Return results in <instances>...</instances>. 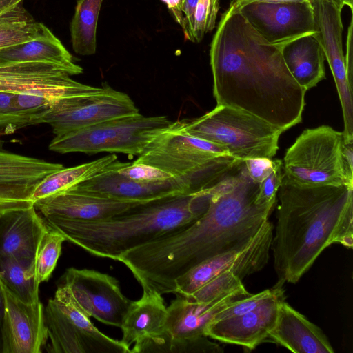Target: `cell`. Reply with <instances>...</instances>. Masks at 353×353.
Listing matches in <instances>:
<instances>
[{"instance_id": "d6a6232c", "label": "cell", "mask_w": 353, "mask_h": 353, "mask_svg": "<svg viewBox=\"0 0 353 353\" xmlns=\"http://www.w3.org/2000/svg\"><path fill=\"white\" fill-rule=\"evenodd\" d=\"M245 288L242 279L232 271L224 272L183 296L198 302H210L222 298L236 290Z\"/></svg>"}, {"instance_id": "cb8c5ba5", "label": "cell", "mask_w": 353, "mask_h": 353, "mask_svg": "<svg viewBox=\"0 0 353 353\" xmlns=\"http://www.w3.org/2000/svg\"><path fill=\"white\" fill-rule=\"evenodd\" d=\"M162 294L143 290L141 297L132 301L122 321L120 341L128 349L133 344L161 334L164 330L167 307Z\"/></svg>"}, {"instance_id": "4dcf8cb0", "label": "cell", "mask_w": 353, "mask_h": 353, "mask_svg": "<svg viewBox=\"0 0 353 353\" xmlns=\"http://www.w3.org/2000/svg\"><path fill=\"white\" fill-rule=\"evenodd\" d=\"M222 347L205 335L189 338L171 337L163 331L134 344L130 353H221Z\"/></svg>"}, {"instance_id": "ac0fdd59", "label": "cell", "mask_w": 353, "mask_h": 353, "mask_svg": "<svg viewBox=\"0 0 353 353\" xmlns=\"http://www.w3.org/2000/svg\"><path fill=\"white\" fill-rule=\"evenodd\" d=\"M143 203L106 197L72 187L34 203V206L43 216L93 221L123 214Z\"/></svg>"}, {"instance_id": "9a60e30c", "label": "cell", "mask_w": 353, "mask_h": 353, "mask_svg": "<svg viewBox=\"0 0 353 353\" xmlns=\"http://www.w3.org/2000/svg\"><path fill=\"white\" fill-rule=\"evenodd\" d=\"M63 168L60 163L7 151L0 144V215L33 206L30 196L37 185Z\"/></svg>"}, {"instance_id": "8d00e7d4", "label": "cell", "mask_w": 353, "mask_h": 353, "mask_svg": "<svg viewBox=\"0 0 353 353\" xmlns=\"http://www.w3.org/2000/svg\"><path fill=\"white\" fill-rule=\"evenodd\" d=\"M284 176L283 162L274 159V168L259 186L256 202L259 204L276 203V196Z\"/></svg>"}, {"instance_id": "9c48e42d", "label": "cell", "mask_w": 353, "mask_h": 353, "mask_svg": "<svg viewBox=\"0 0 353 353\" xmlns=\"http://www.w3.org/2000/svg\"><path fill=\"white\" fill-rule=\"evenodd\" d=\"M44 321L53 353H130L120 340L94 326L77 304L69 288L62 283L44 310Z\"/></svg>"}, {"instance_id": "7bdbcfd3", "label": "cell", "mask_w": 353, "mask_h": 353, "mask_svg": "<svg viewBox=\"0 0 353 353\" xmlns=\"http://www.w3.org/2000/svg\"><path fill=\"white\" fill-rule=\"evenodd\" d=\"M6 314V297L0 283V353H3V327Z\"/></svg>"}, {"instance_id": "277c9868", "label": "cell", "mask_w": 353, "mask_h": 353, "mask_svg": "<svg viewBox=\"0 0 353 353\" xmlns=\"http://www.w3.org/2000/svg\"><path fill=\"white\" fill-rule=\"evenodd\" d=\"M211 188L156 199L110 218L43 216L47 226L90 254L114 261L127 251L180 230L207 210Z\"/></svg>"}, {"instance_id": "7dc6e473", "label": "cell", "mask_w": 353, "mask_h": 353, "mask_svg": "<svg viewBox=\"0 0 353 353\" xmlns=\"http://www.w3.org/2000/svg\"><path fill=\"white\" fill-rule=\"evenodd\" d=\"M184 0H183V2Z\"/></svg>"}, {"instance_id": "bcb514c9", "label": "cell", "mask_w": 353, "mask_h": 353, "mask_svg": "<svg viewBox=\"0 0 353 353\" xmlns=\"http://www.w3.org/2000/svg\"><path fill=\"white\" fill-rule=\"evenodd\" d=\"M334 2L336 4L339 6L341 8H343L344 6H348L350 8L351 12H352V0H331Z\"/></svg>"}, {"instance_id": "f35d334b", "label": "cell", "mask_w": 353, "mask_h": 353, "mask_svg": "<svg viewBox=\"0 0 353 353\" xmlns=\"http://www.w3.org/2000/svg\"><path fill=\"white\" fill-rule=\"evenodd\" d=\"M244 162L249 176L258 183L265 179L274 168V159H249L244 160Z\"/></svg>"}, {"instance_id": "e575fe53", "label": "cell", "mask_w": 353, "mask_h": 353, "mask_svg": "<svg viewBox=\"0 0 353 353\" xmlns=\"http://www.w3.org/2000/svg\"><path fill=\"white\" fill-rule=\"evenodd\" d=\"M31 125L30 121L22 115L14 103V95L0 92V144L1 137Z\"/></svg>"}, {"instance_id": "4fadbf2b", "label": "cell", "mask_w": 353, "mask_h": 353, "mask_svg": "<svg viewBox=\"0 0 353 353\" xmlns=\"http://www.w3.org/2000/svg\"><path fill=\"white\" fill-rule=\"evenodd\" d=\"M236 7L255 31L279 47L319 31L311 1H252Z\"/></svg>"}, {"instance_id": "8992f818", "label": "cell", "mask_w": 353, "mask_h": 353, "mask_svg": "<svg viewBox=\"0 0 353 353\" xmlns=\"http://www.w3.org/2000/svg\"><path fill=\"white\" fill-rule=\"evenodd\" d=\"M183 119L188 133L216 144L241 161L272 159L283 132L251 114L222 105L200 117Z\"/></svg>"}, {"instance_id": "ba28073f", "label": "cell", "mask_w": 353, "mask_h": 353, "mask_svg": "<svg viewBox=\"0 0 353 353\" xmlns=\"http://www.w3.org/2000/svg\"><path fill=\"white\" fill-rule=\"evenodd\" d=\"M342 132L328 125L304 130L286 150L284 176L301 186L348 185L342 158Z\"/></svg>"}, {"instance_id": "7402d4cb", "label": "cell", "mask_w": 353, "mask_h": 353, "mask_svg": "<svg viewBox=\"0 0 353 353\" xmlns=\"http://www.w3.org/2000/svg\"><path fill=\"white\" fill-rule=\"evenodd\" d=\"M48 227L33 205L0 215V256L34 258Z\"/></svg>"}, {"instance_id": "5bb4252c", "label": "cell", "mask_w": 353, "mask_h": 353, "mask_svg": "<svg viewBox=\"0 0 353 353\" xmlns=\"http://www.w3.org/2000/svg\"><path fill=\"white\" fill-rule=\"evenodd\" d=\"M311 3L319 29L317 35L332 73L342 108L343 141L353 143L352 85L347 78L343 48V8L331 0H311Z\"/></svg>"}, {"instance_id": "74e56055", "label": "cell", "mask_w": 353, "mask_h": 353, "mask_svg": "<svg viewBox=\"0 0 353 353\" xmlns=\"http://www.w3.org/2000/svg\"><path fill=\"white\" fill-rule=\"evenodd\" d=\"M274 289L275 288L274 287L271 289H267L256 294H250L245 297L234 301L232 303L221 310L216 315L213 321L241 314L255 308L261 304L265 298L272 294Z\"/></svg>"}, {"instance_id": "b9f144b4", "label": "cell", "mask_w": 353, "mask_h": 353, "mask_svg": "<svg viewBox=\"0 0 353 353\" xmlns=\"http://www.w3.org/2000/svg\"><path fill=\"white\" fill-rule=\"evenodd\" d=\"M172 12L176 21L182 26L183 16L182 12L183 0H161Z\"/></svg>"}, {"instance_id": "ffe728a7", "label": "cell", "mask_w": 353, "mask_h": 353, "mask_svg": "<svg viewBox=\"0 0 353 353\" xmlns=\"http://www.w3.org/2000/svg\"><path fill=\"white\" fill-rule=\"evenodd\" d=\"M250 294L243 288L210 302L193 301L176 296L167 307L163 332L174 338L205 335V328L221 310Z\"/></svg>"}, {"instance_id": "1f68e13d", "label": "cell", "mask_w": 353, "mask_h": 353, "mask_svg": "<svg viewBox=\"0 0 353 353\" xmlns=\"http://www.w3.org/2000/svg\"><path fill=\"white\" fill-rule=\"evenodd\" d=\"M43 234L35 254V270L39 283L47 281L54 271L61 252L65 237L48 226Z\"/></svg>"}, {"instance_id": "60d3db41", "label": "cell", "mask_w": 353, "mask_h": 353, "mask_svg": "<svg viewBox=\"0 0 353 353\" xmlns=\"http://www.w3.org/2000/svg\"><path fill=\"white\" fill-rule=\"evenodd\" d=\"M353 143L343 142L342 158L347 182L353 185Z\"/></svg>"}, {"instance_id": "603a6c76", "label": "cell", "mask_w": 353, "mask_h": 353, "mask_svg": "<svg viewBox=\"0 0 353 353\" xmlns=\"http://www.w3.org/2000/svg\"><path fill=\"white\" fill-rule=\"evenodd\" d=\"M65 68L43 61L0 62V92L13 95L67 82L72 79Z\"/></svg>"}, {"instance_id": "30bf717a", "label": "cell", "mask_w": 353, "mask_h": 353, "mask_svg": "<svg viewBox=\"0 0 353 353\" xmlns=\"http://www.w3.org/2000/svg\"><path fill=\"white\" fill-rule=\"evenodd\" d=\"M138 114L139 109L127 94L105 85L98 91L55 102L41 118L40 123L49 124L57 136Z\"/></svg>"}, {"instance_id": "e0dca14e", "label": "cell", "mask_w": 353, "mask_h": 353, "mask_svg": "<svg viewBox=\"0 0 353 353\" xmlns=\"http://www.w3.org/2000/svg\"><path fill=\"white\" fill-rule=\"evenodd\" d=\"M3 353H39L48 340L42 303H25L4 288Z\"/></svg>"}, {"instance_id": "f6af8a7d", "label": "cell", "mask_w": 353, "mask_h": 353, "mask_svg": "<svg viewBox=\"0 0 353 353\" xmlns=\"http://www.w3.org/2000/svg\"><path fill=\"white\" fill-rule=\"evenodd\" d=\"M311 1V0H232V1H231V3L236 6H241L247 3L252 2V1H266V2L278 3V2H286V1Z\"/></svg>"}, {"instance_id": "83f0119b", "label": "cell", "mask_w": 353, "mask_h": 353, "mask_svg": "<svg viewBox=\"0 0 353 353\" xmlns=\"http://www.w3.org/2000/svg\"><path fill=\"white\" fill-rule=\"evenodd\" d=\"M0 283L20 301L33 303L39 301L35 259L0 256Z\"/></svg>"}, {"instance_id": "484cf974", "label": "cell", "mask_w": 353, "mask_h": 353, "mask_svg": "<svg viewBox=\"0 0 353 353\" xmlns=\"http://www.w3.org/2000/svg\"><path fill=\"white\" fill-rule=\"evenodd\" d=\"M43 61L66 68L71 75L79 74L83 69L73 61L70 53L52 32L31 41L0 50V62Z\"/></svg>"}, {"instance_id": "8fae6325", "label": "cell", "mask_w": 353, "mask_h": 353, "mask_svg": "<svg viewBox=\"0 0 353 353\" xmlns=\"http://www.w3.org/2000/svg\"><path fill=\"white\" fill-rule=\"evenodd\" d=\"M272 230V223L268 221L248 244L211 256L194 266L176 279L173 294L188 296L226 271H232L243 279L261 270L270 258Z\"/></svg>"}, {"instance_id": "44dd1931", "label": "cell", "mask_w": 353, "mask_h": 353, "mask_svg": "<svg viewBox=\"0 0 353 353\" xmlns=\"http://www.w3.org/2000/svg\"><path fill=\"white\" fill-rule=\"evenodd\" d=\"M271 340L294 353H333L327 336L285 300L279 305L276 323L269 334Z\"/></svg>"}, {"instance_id": "d590c367", "label": "cell", "mask_w": 353, "mask_h": 353, "mask_svg": "<svg viewBox=\"0 0 353 353\" xmlns=\"http://www.w3.org/2000/svg\"><path fill=\"white\" fill-rule=\"evenodd\" d=\"M118 172L127 178L141 182H157L174 178L159 168L135 161L125 163L118 170Z\"/></svg>"}, {"instance_id": "5b68a950", "label": "cell", "mask_w": 353, "mask_h": 353, "mask_svg": "<svg viewBox=\"0 0 353 353\" xmlns=\"http://www.w3.org/2000/svg\"><path fill=\"white\" fill-rule=\"evenodd\" d=\"M134 161L165 172L183 183L190 193H197L214 186L243 161L190 134L181 119L158 132Z\"/></svg>"}, {"instance_id": "d4e9b609", "label": "cell", "mask_w": 353, "mask_h": 353, "mask_svg": "<svg viewBox=\"0 0 353 353\" xmlns=\"http://www.w3.org/2000/svg\"><path fill=\"white\" fill-rule=\"evenodd\" d=\"M281 51L289 72L306 91L325 78V54L317 32L284 43Z\"/></svg>"}, {"instance_id": "6da1fadb", "label": "cell", "mask_w": 353, "mask_h": 353, "mask_svg": "<svg viewBox=\"0 0 353 353\" xmlns=\"http://www.w3.org/2000/svg\"><path fill=\"white\" fill-rule=\"evenodd\" d=\"M259 183L244 161L211 188L205 213L191 224L123 254V263L141 285L173 294L177 278L201 261L250 243L268 221L275 203L256 202Z\"/></svg>"}, {"instance_id": "f1b7e54d", "label": "cell", "mask_w": 353, "mask_h": 353, "mask_svg": "<svg viewBox=\"0 0 353 353\" xmlns=\"http://www.w3.org/2000/svg\"><path fill=\"white\" fill-rule=\"evenodd\" d=\"M51 31L21 3L0 14V50L45 36Z\"/></svg>"}, {"instance_id": "7a4b0ae2", "label": "cell", "mask_w": 353, "mask_h": 353, "mask_svg": "<svg viewBox=\"0 0 353 353\" xmlns=\"http://www.w3.org/2000/svg\"><path fill=\"white\" fill-rule=\"evenodd\" d=\"M216 105L251 114L283 132L302 121L306 90L271 44L230 3L210 50Z\"/></svg>"}, {"instance_id": "3957f363", "label": "cell", "mask_w": 353, "mask_h": 353, "mask_svg": "<svg viewBox=\"0 0 353 353\" xmlns=\"http://www.w3.org/2000/svg\"><path fill=\"white\" fill-rule=\"evenodd\" d=\"M271 248L276 285L296 283L328 246H353V185L301 186L283 176Z\"/></svg>"}, {"instance_id": "c3c4849f", "label": "cell", "mask_w": 353, "mask_h": 353, "mask_svg": "<svg viewBox=\"0 0 353 353\" xmlns=\"http://www.w3.org/2000/svg\"></svg>"}, {"instance_id": "d6986e66", "label": "cell", "mask_w": 353, "mask_h": 353, "mask_svg": "<svg viewBox=\"0 0 353 353\" xmlns=\"http://www.w3.org/2000/svg\"><path fill=\"white\" fill-rule=\"evenodd\" d=\"M125 163L73 186L80 190L117 199L147 203L161 198L190 193L183 183L172 178L157 182H141L118 172Z\"/></svg>"}, {"instance_id": "7c38bea8", "label": "cell", "mask_w": 353, "mask_h": 353, "mask_svg": "<svg viewBox=\"0 0 353 353\" xmlns=\"http://www.w3.org/2000/svg\"><path fill=\"white\" fill-rule=\"evenodd\" d=\"M63 278V283L85 314L105 325L121 327L132 301L122 293L115 277L94 270L72 267Z\"/></svg>"}, {"instance_id": "4316f807", "label": "cell", "mask_w": 353, "mask_h": 353, "mask_svg": "<svg viewBox=\"0 0 353 353\" xmlns=\"http://www.w3.org/2000/svg\"><path fill=\"white\" fill-rule=\"evenodd\" d=\"M119 162L113 154L77 166L59 169L46 176L37 185L30 200L34 203L64 192L111 169Z\"/></svg>"}, {"instance_id": "836d02e7", "label": "cell", "mask_w": 353, "mask_h": 353, "mask_svg": "<svg viewBox=\"0 0 353 353\" xmlns=\"http://www.w3.org/2000/svg\"><path fill=\"white\" fill-rule=\"evenodd\" d=\"M219 8V0H197L185 38L194 43L200 42L214 28Z\"/></svg>"}, {"instance_id": "f546056e", "label": "cell", "mask_w": 353, "mask_h": 353, "mask_svg": "<svg viewBox=\"0 0 353 353\" xmlns=\"http://www.w3.org/2000/svg\"><path fill=\"white\" fill-rule=\"evenodd\" d=\"M103 0H78L70 24L72 48L80 55H92L97 49V27Z\"/></svg>"}, {"instance_id": "52a82bcc", "label": "cell", "mask_w": 353, "mask_h": 353, "mask_svg": "<svg viewBox=\"0 0 353 353\" xmlns=\"http://www.w3.org/2000/svg\"><path fill=\"white\" fill-rule=\"evenodd\" d=\"M171 122L165 116L145 117L140 113L117 118L55 136L49 150L61 154L110 152L138 157Z\"/></svg>"}, {"instance_id": "ab89813d", "label": "cell", "mask_w": 353, "mask_h": 353, "mask_svg": "<svg viewBox=\"0 0 353 353\" xmlns=\"http://www.w3.org/2000/svg\"><path fill=\"white\" fill-rule=\"evenodd\" d=\"M352 28L353 21L351 16L350 22L347 30L346 41V54L345 55V68L348 80L352 85L353 79V48H352Z\"/></svg>"}, {"instance_id": "2e32d148", "label": "cell", "mask_w": 353, "mask_h": 353, "mask_svg": "<svg viewBox=\"0 0 353 353\" xmlns=\"http://www.w3.org/2000/svg\"><path fill=\"white\" fill-rule=\"evenodd\" d=\"M272 294L255 308L243 314L212 321L204 334L222 343L254 350L269 340L278 315L281 302L285 300L281 286H274Z\"/></svg>"}, {"instance_id": "ee69618b", "label": "cell", "mask_w": 353, "mask_h": 353, "mask_svg": "<svg viewBox=\"0 0 353 353\" xmlns=\"http://www.w3.org/2000/svg\"><path fill=\"white\" fill-rule=\"evenodd\" d=\"M22 1L23 0H0V14L22 3Z\"/></svg>"}]
</instances>
